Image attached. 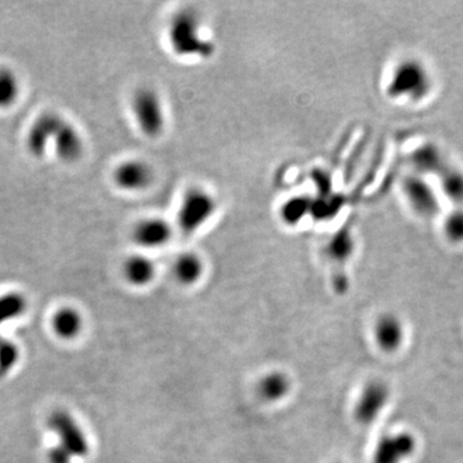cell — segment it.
Here are the masks:
<instances>
[{"mask_svg":"<svg viewBox=\"0 0 463 463\" xmlns=\"http://www.w3.org/2000/svg\"><path fill=\"white\" fill-rule=\"evenodd\" d=\"M206 273V263L194 251H183L174 258L172 274L176 283L184 287L196 286Z\"/></svg>","mask_w":463,"mask_h":463,"instance_id":"16","label":"cell"},{"mask_svg":"<svg viewBox=\"0 0 463 463\" xmlns=\"http://www.w3.org/2000/svg\"><path fill=\"white\" fill-rule=\"evenodd\" d=\"M154 166L141 157H127L116 165L112 172L114 185L121 192H145L154 185Z\"/></svg>","mask_w":463,"mask_h":463,"instance_id":"7","label":"cell"},{"mask_svg":"<svg viewBox=\"0 0 463 463\" xmlns=\"http://www.w3.org/2000/svg\"><path fill=\"white\" fill-rule=\"evenodd\" d=\"M292 390V380L287 372L273 369L264 373L256 384V393L263 402L276 404L289 395Z\"/></svg>","mask_w":463,"mask_h":463,"instance_id":"18","label":"cell"},{"mask_svg":"<svg viewBox=\"0 0 463 463\" xmlns=\"http://www.w3.org/2000/svg\"><path fill=\"white\" fill-rule=\"evenodd\" d=\"M433 75L420 58L405 57L391 70L386 83V94L394 101L422 102L433 90Z\"/></svg>","mask_w":463,"mask_h":463,"instance_id":"1","label":"cell"},{"mask_svg":"<svg viewBox=\"0 0 463 463\" xmlns=\"http://www.w3.org/2000/svg\"><path fill=\"white\" fill-rule=\"evenodd\" d=\"M49 429L59 438V445L74 457H87L89 443L76 420L68 411L58 409L48 418Z\"/></svg>","mask_w":463,"mask_h":463,"instance_id":"9","label":"cell"},{"mask_svg":"<svg viewBox=\"0 0 463 463\" xmlns=\"http://www.w3.org/2000/svg\"><path fill=\"white\" fill-rule=\"evenodd\" d=\"M409 165L412 166V173L427 179H436L451 164L439 145L433 142H426L415 147L411 152Z\"/></svg>","mask_w":463,"mask_h":463,"instance_id":"14","label":"cell"},{"mask_svg":"<svg viewBox=\"0 0 463 463\" xmlns=\"http://www.w3.org/2000/svg\"><path fill=\"white\" fill-rule=\"evenodd\" d=\"M176 228L173 222L161 215H145L130 229V240L141 250L164 249L173 241Z\"/></svg>","mask_w":463,"mask_h":463,"instance_id":"6","label":"cell"},{"mask_svg":"<svg viewBox=\"0 0 463 463\" xmlns=\"http://www.w3.org/2000/svg\"><path fill=\"white\" fill-rule=\"evenodd\" d=\"M404 325L399 317L391 313L382 314L373 327L377 347L386 353L396 351L404 341Z\"/></svg>","mask_w":463,"mask_h":463,"instance_id":"17","label":"cell"},{"mask_svg":"<svg viewBox=\"0 0 463 463\" xmlns=\"http://www.w3.org/2000/svg\"><path fill=\"white\" fill-rule=\"evenodd\" d=\"M307 203H304L301 198L296 203L292 201H287V203L283 206V212H282V218L286 220V223H296L298 220H301L305 215V210H307Z\"/></svg>","mask_w":463,"mask_h":463,"instance_id":"24","label":"cell"},{"mask_svg":"<svg viewBox=\"0 0 463 463\" xmlns=\"http://www.w3.org/2000/svg\"><path fill=\"white\" fill-rule=\"evenodd\" d=\"M442 232L445 240L453 245L463 243V206L453 207L443 219Z\"/></svg>","mask_w":463,"mask_h":463,"instance_id":"23","label":"cell"},{"mask_svg":"<svg viewBox=\"0 0 463 463\" xmlns=\"http://www.w3.org/2000/svg\"><path fill=\"white\" fill-rule=\"evenodd\" d=\"M167 38L174 53L179 56H205L209 45L203 37L201 21L192 10H183L174 14L167 28Z\"/></svg>","mask_w":463,"mask_h":463,"instance_id":"4","label":"cell"},{"mask_svg":"<svg viewBox=\"0 0 463 463\" xmlns=\"http://www.w3.org/2000/svg\"><path fill=\"white\" fill-rule=\"evenodd\" d=\"M62 119L57 112H43L32 121L25 136V145L30 156L39 160L47 156Z\"/></svg>","mask_w":463,"mask_h":463,"instance_id":"10","label":"cell"},{"mask_svg":"<svg viewBox=\"0 0 463 463\" xmlns=\"http://www.w3.org/2000/svg\"><path fill=\"white\" fill-rule=\"evenodd\" d=\"M417 440L408 431L384 435L373 449L372 463H404L415 452Z\"/></svg>","mask_w":463,"mask_h":463,"instance_id":"11","label":"cell"},{"mask_svg":"<svg viewBox=\"0 0 463 463\" xmlns=\"http://www.w3.org/2000/svg\"><path fill=\"white\" fill-rule=\"evenodd\" d=\"M21 83L17 74L7 66H0V110H8L19 101Z\"/></svg>","mask_w":463,"mask_h":463,"instance_id":"21","label":"cell"},{"mask_svg":"<svg viewBox=\"0 0 463 463\" xmlns=\"http://www.w3.org/2000/svg\"><path fill=\"white\" fill-rule=\"evenodd\" d=\"M436 187L442 198L453 207L463 206V170L449 165L443 173L436 178Z\"/></svg>","mask_w":463,"mask_h":463,"instance_id":"19","label":"cell"},{"mask_svg":"<svg viewBox=\"0 0 463 463\" xmlns=\"http://www.w3.org/2000/svg\"><path fill=\"white\" fill-rule=\"evenodd\" d=\"M390 387L381 380L369 381L363 386L353 409V415L358 424L363 426L373 424L385 411L390 402Z\"/></svg>","mask_w":463,"mask_h":463,"instance_id":"8","label":"cell"},{"mask_svg":"<svg viewBox=\"0 0 463 463\" xmlns=\"http://www.w3.org/2000/svg\"><path fill=\"white\" fill-rule=\"evenodd\" d=\"M402 192L409 209L421 219H434L442 212V196L438 187L417 174H408L402 182Z\"/></svg>","mask_w":463,"mask_h":463,"instance_id":"5","label":"cell"},{"mask_svg":"<svg viewBox=\"0 0 463 463\" xmlns=\"http://www.w3.org/2000/svg\"><path fill=\"white\" fill-rule=\"evenodd\" d=\"M47 458H48V463H71L72 455L58 444L52 449H49Z\"/></svg>","mask_w":463,"mask_h":463,"instance_id":"25","label":"cell"},{"mask_svg":"<svg viewBox=\"0 0 463 463\" xmlns=\"http://www.w3.org/2000/svg\"><path fill=\"white\" fill-rule=\"evenodd\" d=\"M121 271L126 283L135 289H145L156 280L157 265L145 252H135L126 256Z\"/></svg>","mask_w":463,"mask_h":463,"instance_id":"15","label":"cell"},{"mask_svg":"<svg viewBox=\"0 0 463 463\" xmlns=\"http://www.w3.org/2000/svg\"><path fill=\"white\" fill-rule=\"evenodd\" d=\"M26 299L19 292H8L0 296V326L10 320L22 316L26 310ZM7 341V338L0 336V347Z\"/></svg>","mask_w":463,"mask_h":463,"instance_id":"22","label":"cell"},{"mask_svg":"<svg viewBox=\"0 0 463 463\" xmlns=\"http://www.w3.org/2000/svg\"><path fill=\"white\" fill-rule=\"evenodd\" d=\"M53 329L58 336L65 340L76 338L83 327L80 313L74 308H61L53 317Z\"/></svg>","mask_w":463,"mask_h":463,"instance_id":"20","label":"cell"},{"mask_svg":"<svg viewBox=\"0 0 463 463\" xmlns=\"http://www.w3.org/2000/svg\"><path fill=\"white\" fill-rule=\"evenodd\" d=\"M84 147L85 143L80 130L63 117L53 135L50 151H53L59 161L75 164L83 157Z\"/></svg>","mask_w":463,"mask_h":463,"instance_id":"12","label":"cell"},{"mask_svg":"<svg viewBox=\"0 0 463 463\" xmlns=\"http://www.w3.org/2000/svg\"><path fill=\"white\" fill-rule=\"evenodd\" d=\"M218 210L216 196L205 185L192 184L184 189L179 198L174 225L184 236H193L210 224Z\"/></svg>","mask_w":463,"mask_h":463,"instance_id":"2","label":"cell"},{"mask_svg":"<svg viewBox=\"0 0 463 463\" xmlns=\"http://www.w3.org/2000/svg\"><path fill=\"white\" fill-rule=\"evenodd\" d=\"M356 238L350 229H341L336 232L326 245V256L328 260L338 267V269H342L347 265L356 252ZM335 289L340 294H344L347 289V280L344 274H341V270L335 277Z\"/></svg>","mask_w":463,"mask_h":463,"instance_id":"13","label":"cell"},{"mask_svg":"<svg viewBox=\"0 0 463 463\" xmlns=\"http://www.w3.org/2000/svg\"><path fill=\"white\" fill-rule=\"evenodd\" d=\"M130 114L136 129L148 139H158L167 126L164 98L154 87L136 88L130 96Z\"/></svg>","mask_w":463,"mask_h":463,"instance_id":"3","label":"cell"}]
</instances>
